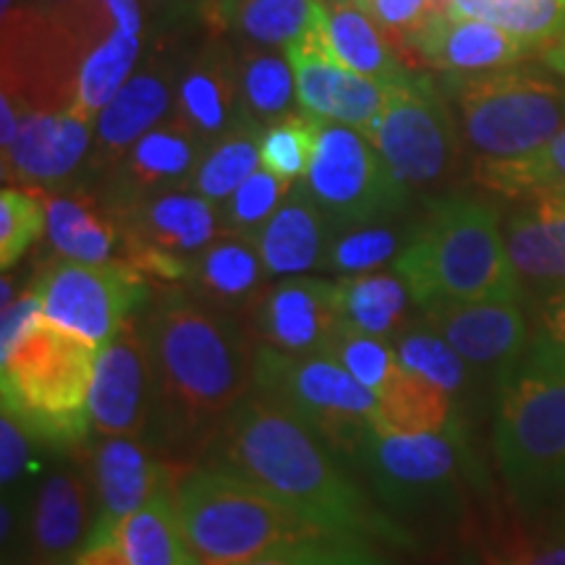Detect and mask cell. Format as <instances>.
I'll return each instance as SVG.
<instances>
[{"label":"cell","mask_w":565,"mask_h":565,"mask_svg":"<svg viewBox=\"0 0 565 565\" xmlns=\"http://www.w3.org/2000/svg\"><path fill=\"white\" fill-rule=\"evenodd\" d=\"M294 66L299 108L322 124L349 126L370 137L385 108V87L345 68L328 51L320 30L303 34L286 47Z\"/></svg>","instance_id":"2e32d148"},{"label":"cell","mask_w":565,"mask_h":565,"mask_svg":"<svg viewBox=\"0 0 565 565\" xmlns=\"http://www.w3.org/2000/svg\"><path fill=\"white\" fill-rule=\"evenodd\" d=\"M34 288L42 315L95 349L113 341L152 301L145 275L121 259L89 265L58 257L40 273Z\"/></svg>","instance_id":"7c38bea8"},{"label":"cell","mask_w":565,"mask_h":565,"mask_svg":"<svg viewBox=\"0 0 565 565\" xmlns=\"http://www.w3.org/2000/svg\"><path fill=\"white\" fill-rule=\"evenodd\" d=\"M154 445L145 437H100L92 450L89 475L97 494V526L116 529L139 511L154 492L171 487L166 461L152 454Z\"/></svg>","instance_id":"d4e9b609"},{"label":"cell","mask_w":565,"mask_h":565,"mask_svg":"<svg viewBox=\"0 0 565 565\" xmlns=\"http://www.w3.org/2000/svg\"><path fill=\"white\" fill-rule=\"evenodd\" d=\"M173 498L196 565H249L307 542L341 540L223 466L181 475Z\"/></svg>","instance_id":"277c9868"},{"label":"cell","mask_w":565,"mask_h":565,"mask_svg":"<svg viewBox=\"0 0 565 565\" xmlns=\"http://www.w3.org/2000/svg\"><path fill=\"white\" fill-rule=\"evenodd\" d=\"M324 356L335 359L343 370H349L353 377L362 383L366 391L374 393L377 398L380 393L385 391L387 385L398 377L401 366L398 356H395V349L391 341H380V338L351 333V330H343L335 335V341L330 343V349Z\"/></svg>","instance_id":"7bdbcfd3"},{"label":"cell","mask_w":565,"mask_h":565,"mask_svg":"<svg viewBox=\"0 0 565 565\" xmlns=\"http://www.w3.org/2000/svg\"><path fill=\"white\" fill-rule=\"evenodd\" d=\"M412 294L395 273H366L335 278V307L343 330L391 341L412 324Z\"/></svg>","instance_id":"4dcf8cb0"},{"label":"cell","mask_w":565,"mask_h":565,"mask_svg":"<svg viewBox=\"0 0 565 565\" xmlns=\"http://www.w3.org/2000/svg\"><path fill=\"white\" fill-rule=\"evenodd\" d=\"M38 445L40 443L34 440L24 424L3 414V419H0V482H3L6 492L24 482V477H30L38 469V463H34Z\"/></svg>","instance_id":"bcb514c9"},{"label":"cell","mask_w":565,"mask_h":565,"mask_svg":"<svg viewBox=\"0 0 565 565\" xmlns=\"http://www.w3.org/2000/svg\"><path fill=\"white\" fill-rule=\"evenodd\" d=\"M296 181L259 168L223 204H217L221 233H238V236H257V231L270 221L278 207L286 202Z\"/></svg>","instance_id":"b9f144b4"},{"label":"cell","mask_w":565,"mask_h":565,"mask_svg":"<svg viewBox=\"0 0 565 565\" xmlns=\"http://www.w3.org/2000/svg\"><path fill=\"white\" fill-rule=\"evenodd\" d=\"M175 113L200 134L204 145L244 129L246 118L242 89H238L236 47H231L217 34H210L200 45L183 51Z\"/></svg>","instance_id":"ffe728a7"},{"label":"cell","mask_w":565,"mask_h":565,"mask_svg":"<svg viewBox=\"0 0 565 565\" xmlns=\"http://www.w3.org/2000/svg\"><path fill=\"white\" fill-rule=\"evenodd\" d=\"M267 278L270 275L265 270L254 236L221 233L189 259L183 286L196 301L246 320L252 303L265 291Z\"/></svg>","instance_id":"484cf974"},{"label":"cell","mask_w":565,"mask_h":565,"mask_svg":"<svg viewBox=\"0 0 565 565\" xmlns=\"http://www.w3.org/2000/svg\"><path fill=\"white\" fill-rule=\"evenodd\" d=\"M259 166H263V158H259V131L244 126V129L225 134V137L207 145L186 189L204 196V200L217 207L249 175L257 173Z\"/></svg>","instance_id":"8d00e7d4"},{"label":"cell","mask_w":565,"mask_h":565,"mask_svg":"<svg viewBox=\"0 0 565 565\" xmlns=\"http://www.w3.org/2000/svg\"><path fill=\"white\" fill-rule=\"evenodd\" d=\"M217 17L238 42L282 51L320 30L324 0H217Z\"/></svg>","instance_id":"1f68e13d"},{"label":"cell","mask_w":565,"mask_h":565,"mask_svg":"<svg viewBox=\"0 0 565 565\" xmlns=\"http://www.w3.org/2000/svg\"><path fill=\"white\" fill-rule=\"evenodd\" d=\"M320 38L345 68L383 87L406 82L414 74V68L404 66L398 47L387 40V34L351 0L324 3Z\"/></svg>","instance_id":"f1b7e54d"},{"label":"cell","mask_w":565,"mask_h":565,"mask_svg":"<svg viewBox=\"0 0 565 565\" xmlns=\"http://www.w3.org/2000/svg\"><path fill=\"white\" fill-rule=\"evenodd\" d=\"M532 345L565 366V288L542 303Z\"/></svg>","instance_id":"7dc6e473"},{"label":"cell","mask_w":565,"mask_h":565,"mask_svg":"<svg viewBox=\"0 0 565 565\" xmlns=\"http://www.w3.org/2000/svg\"><path fill=\"white\" fill-rule=\"evenodd\" d=\"M207 454L212 466L259 484L328 534L412 547V534L372 503L328 443L263 393L228 416Z\"/></svg>","instance_id":"7a4b0ae2"},{"label":"cell","mask_w":565,"mask_h":565,"mask_svg":"<svg viewBox=\"0 0 565 565\" xmlns=\"http://www.w3.org/2000/svg\"><path fill=\"white\" fill-rule=\"evenodd\" d=\"M477 181L492 192L529 200L540 194L565 196V129L550 141L545 150L515 162H482L475 168Z\"/></svg>","instance_id":"74e56055"},{"label":"cell","mask_w":565,"mask_h":565,"mask_svg":"<svg viewBox=\"0 0 565 565\" xmlns=\"http://www.w3.org/2000/svg\"><path fill=\"white\" fill-rule=\"evenodd\" d=\"M183 51H173L171 40L158 38L150 26L145 58L129 82L95 118V152L92 171H113L147 131L175 110V87Z\"/></svg>","instance_id":"4fadbf2b"},{"label":"cell","mask_w":565,"mask_h":565,"mask_svg":"<svg viewBox=\"0 0 565 565\" xmlns=\"http://www.w3.org/2000/svg\"><path fill=\"white\" fill-rule=\"evenodd\" d=\"M370 141L408 192H422L448 179L463 147L448 95L419 71L406 82L385 87V108L372 126Z\"/></svg>","instance_id":"30bf717a"},{"label":"cell","mask_w":565,"mask_h":565,"mask_svg":"<svg viewBox=\"0 0 565 565\" xmlns=\"http://www.w3.org/2000/svg\"><path fill=\"white\" fill-rule=\"evenodd\" d=\"M204 150V139L173 110L108 171L110 186L105 200L121 204L171 189H186Z\"/></svg>","instance_id":"7402d4cb"},{"label":"cell","mask_w":565,"mask_h":565,"mask_svg":"<svg viewBox=\"0 0 565 565\" xmlns=\"http://www.w3.org/2000/svg\"><path fill=\"white\" fill-rule=\"evenodd\" d=\"M74 3H84V0H45V6H74Z\"/></svg>","instance_id":"f5cc1de1"},{"label":"cell","mask_w":565,"mask_h":565,"mask_svg":"<svg viewBox=\"0 0 565 565\" xmlns=\"http://www.w3.org/2000/svg\"><path fill=\"white\" fill-rule=\"evenodd\" d=\"M301 186L335 228L387 223L412 200L370 137L338 124H322Z\"/></svg>","instance_id":"8fae6325"},{"label":"cell","mask_w":565,"mask_h":565,"mask_svg":"<svg viewBox=\"0 0 565 565\" xmlns=\"http://www.w3.org/2000/svg\"><path fill=\"white\" fill-rule=\"evenodd\" d=\"M254 341L282 353H328L330 343L341 333L335 307V280L280 278L265 286L259 299L246 315Z\"/></svg>","instance_id":"e0dca14e"},{"label":"cell","mask_w":565,"mask_h":565,"mask_svg":"<svg viewBox=\"0 0 565 565\" xmlns=\"http://www.w3.org/2000/svg\"><path fill=\"white\" fill-rule=\"evenodd\" d=\"M95 121L74 110H26L13 145L3 152V175L13 186H71L84 166H92Z\"/></svg>","instance_id":"ac0fdd59"},{"label":"cell","mask_w":565,"mask_h":565,"mask_svg":"<svg viewBox=\"0 0 565 565\" xmlns=\"http://www.w3.org/2000/svg\"><path fill=\"white\" fill-rule=\"evenodd\" d=\"M393 349L398 362L408 372L419 374L445 391L466 408L475 401V391L479 385L477 374L469 370V364L458 356V351L450 345L424 317L408 324L401 335L393 338Z\"/></svg>","instance_id":"d590c367"},{"label":"cell","mask_w":565,"mask_h":565,"mask_svg":"<svg viewBox=\"0 0 565 565\" xmlns=\"http://www.w3.org/2000/svg\"><path fill=\"white\" fill-rule=\"evenodd\" d=\"M335 225L309 196L301 181L294 183L286 202L257 231L254 242L270 278H296L322 270Z\"/></svg>","instance_id":"4316f807"},{"label":"cell","mask_w":565,"mask_h":565,"mask_svg":"<svg viewBox=\"0 0 565 565\" xmlns=\"http://www.w3.org/2000/svg\"><path fill=\"white\" fill-rule=\"evenodd\" d=\"M89 416L97 437H152L154 377L139 317L97 349Z\"/></svg>","instance_id":"5bb4252c"},{"label":"cell","mask_w":565,"mask_h":565,"mask_svg":"<svg viewBox=\"0 0 565 565\" xmlns=\"http://www.w3.org/2000/svg\"><path fill=\"white\" fill-rule=\"evenodd\" d=\"M540 55H542V66L553 71L555 76H561L565 82V32L557 40L550 42L547 47H542Z\"/></svg>","instance_id":"816d5d0a"},{"label":"cell","mask_w":565,"mask_h":565,"mask_svg":"<svg viewBox=\"0 0 565 565\" xmlns=\"http://www.w3.org/2000/svg\"><path fill=\"white\" fill-rule=\"evenodd\" d=\"M249 565H385L364 542L353 540H320L296 545Z\"/></svg>","instance_id":"f6af8a7d"},{"label":"cell","mask_w":565,"mask_h":565,"mask_svg":"<svg viewBox=\"0 0 565 565\" xmlns=\"http://www.w3.org/2000/svg\"><path fill=\"white\" fill-rule=\"evenodd\" d=\"M406 47H412L427 66L454 79L519 66L532 53L524 42L490 21L463 17L450 9L435 13L406 42Z\"/></svg>","instance_id":"44dd1931"},{"label":"cell","mask_w":565,"mask_h":565,"mask_svg":"<svg viewBox=\"0 0 565 565\" xmlns=\"http://www.w3.org/2000/svg\"><path fill=\"white\" fill-rule=\"evenodd\" d=\"M490 565H565V536L542 542V545H524L505 555H494Z\"/></svg>","instance_id":"f907efd6"},{"label":"cell","mask_w":565,"mask_h":565,"mask_svg":"<svg viewBox=\"0 0 565 565\" xmlns=\"http://www.w3.org/2000/svg\"><path fill=\"white\" fill-rule=\"evenodd\" d=\"M494 456L524 508L565 494V366L532 343L494 393Z\"/></svg>","instance_id":"8992f818"},{"label":"cell","mask_w":565,"mask_h":565,"mask_svg":"<svg viewBox=\"0 0 565 565\" xmlns=\"http://www.w3.org/2000/svg\"><path fill=\"white\" fill-rule=\"evenodd\" d=\"M110 207L124 233L121 263L139 252H162L192 259L221 236L215 204L189 189H171Z\"/></svg>","instance_id":"d6986e66"},{"label":"cell","mask_w":565,"mask_h":565,"mask_svg":"<svg viewBox=\"0 0 565 565\" xmlns=\"http://www.w3.org/2000/svg\"><path fill=\"white\" fill-rule=\"evenodd\" d=\"M68 565H131V563L124 553L121 542H118L116 529L95 524L89 540L84 542L79 553L71 557Z\"/></svg>","instance_id":"681fc988"},{"label":"cell","mask_w":565,"mask_h":565,"mask_svg":"<svg viewBox=\"0 0 565 565\" xmlns=\"http://www.w3.org/2000/svg\"><path fill=\"white\" fill-rule=\"evenodd\" d=\"M145 6L150 21H162V24H186V21H215L221 26L217 17V0H139Z\"/></svg>","instance_id":"c3c4849f"},{"label":"cell","mask_w":565,"mask_h":565,"mask_svg":"<svg viewBox=\"0 0 565 565\" xmlns=\"http://www.w3.org/2000/svg\"><path fill=\"white\" fill-rule=\"evenodd\" d=\"M97 494L89 469L68 466L42 482L30 513L38 565H68L97 524Z\"/></svg>","instance_id":"cb8c5ba5"},{"label":"cell","mask_w":565,"mask_h":565,"mask_svg":"<svg viewBox=\"0 0 565 565\" xmlns=\"http://www.w3.org/2000/svg\"><path fill=\"white\" fill-rule=\"evenodd\" d=\"M387 38L406 45L435 13L448 9V0H351Z\"/></svg>","instance_id":"ee69618b"},{"label":"cell","mask_w":565,"mask_h":565,"mask_svg":"<svg viewBox=\"0 0 565 565\" xmlns=\"http://www.w3.org/2000/svg\"><path fill=\"white\" fill-rule=\"evenodd\" d=\"M97 349L40 315L24 333L0 345L3 414L40 445L74 450L89 440V387Z\"/></svg>","instance_id":"5b68a950"},{"label":"cell","mask_w":565,"mask_h":565,"mask_svg":"<svg viewBox=\"0 0 565 565\" xmlns=\"http://www.w3.org/2000/svg\"><path fill=\"white\" fill-rule=\"evenodd\" d=\"M322 121L309 113L296 110L259 131V158L263 168L286 181H301L317 152Z\"/></svg>","instance_id":"ab89813d"},{"label":"cell","mask_w":565,"mask_h":565,"mask_svg":"<svg viewBox=\"0 0 565 565\" xmlns=\"http://www.w3.org/2000/svg\"><path fill=\"white\" fill-rule=\"evenodd\" d=\"M139 322L154 377L150 443L171 454H207L254 393L257 343L249 324L196 301L186 288L152 296Z\"/></svg>","instance_id":"6da1fadb"},{"label":"cell","mask_w":565,"mask_h":565,"mask_svg":"<svg viewBox=\"0 0 565 565\" xmlns=\"http://www.w3.org/2000/svg\"><path fill=\"white\" fill-rule=\"evenodd\" d=\"M47 242L55 254L74 263H116L124 254V233L108 200L84 186L45 192Z\"/></svg>","instance_id":"83f0119b"},{"label":"cell","mask_w":565,"mask_h":565,"mask_svg":"<svg viewBox=\"0 0 565 565\" xmlns=\"http://www.w3.org/2000/svg\"><path fill=\"white\" fill-rule=\"evenodd\" d=\"M254 391L288 408L345 463L377 429V398L324 353H282L257 343Z\"/></svg>","instance_id":"ba28073f"},{"label":"cell","mask_w":565,"mask_h":565,"mask_svg":"<svg viewBox=\"0 0 565 565\" xmlns=\"http://www.w3.org/2000/svg\"><path fill=\"white\" fill-rule=\"evenodd\" d=\"M466 440L458 435L370 433L351 466L380 505L404 519H448L461 505Z\"/></svg>","instance_id":"9c48e42d"},{"label":"cell","mask_w":565,"mask_h":565,"mask_svg":"<svg viewBox=\"0 0 565 565\" xmlns=\"http://www.w3.org/2000/svg\"><path fill=\"white\" fill-rule=\"evenodd\" d=\"M393 273L419 309L437 301L524 299L498 215L463 194L429 202Z\"/></svg>","instance_id":"3957f363"},{"label":"cell","mask_w":565,"mask_h":565,"mask_svg":"<svg viewBox=\"0 0 565 565\" xmlns=\"http://www.w3.org/2000/svg\"><path fill=\"white\" fill-rule=\"evenodd\" d=\"M236 63L246 126L263 131L265 126L301 110L299 95H296L294 66L288 55L275 51V47L238 42Z\"/></svg>","instance_id":"d6a6232c"},{"label":"cell","mask_w":565,"mask_h":565,"mask_svg":"<svg viewBox=\"0 0 565 565\" xmlns=\"http://www.w3.org/2000/svg\"><path fill=\"white\" fill-rule=\"evenodd\" d=\"M408 236L404 238L387 223L338 228L333 242L328 246V254H324L320 273H330L335 278L380 273L385 265H393L398 259Z\"/></svg>","instance_id":"f35d334b"},{"label":"cell","mask_w":565,"mask_h":565,"mask_svg":"<svg viewBox=\"0 0 565 565\" xmlns=\"http://www.w3.org/2000/svg\"><path fill=\"white\" fill-rule=\"evenodd\" d=\"M550 74L511 66L461 79L445 76L477 166L532 158L565 129V82Z\"/></svg>","instance_id":"52a82bcc"},{"label":"cell","mask_w":565,"mask_h":565,"mask_svg":"<svg viewBox=\"0 0 565 565\" xmlns=\"http://www.w3.org/2000/svg\"><path fill=\"white\" fill-rule=\"evenodd\" d=\"M173 484L154 492L139 511L116 526V536L131 565H196L183 536Z\"/></svg>","instance_id":"e575fe53"},{"label":"cell","mask_w":565,"mask_h":565,"mask_svg":"<svg viewBox=\"0 0 565 565\" xmlns=\"http://www.w3.org/2000/svg\"><path fill=\"white\" fill-rule=\"evenodd\" d=\"M422 317L494 393L532 343L521 301H437Z\"/></svg>","instance_id":"9a60e30c"},{"label":"cell","mask_w":565,"mask_h":565,"mask_svg":"<svg viewBox=\"0 0 565 565\" xmlns=\"http://www.w3.org/2000/svg\"><path fill=\"white\" fill-rule=\"evenodd\" d=\"M508 257L521 291L550 296L565 288V196H529L503 223Z\"/></svg>","instance_id":"603a6c76"},{"label":"cell","mask_w":565,"mask_h":565,"mask_svg":"<svg viewBox=\"0 0 565 565\" xmlns=\"http://www.w3.org/2000/svg\"><path fill=\"white\" fill-rule=\"evenodd\" d=\"M47 233L45 192L32 186H9L0 192V267L13 265Z\"/></svg>","instance_id":"60d3db41"},{"label":"cell","mask_w":565,"mask_h":565,"mask_svg":"<svg viewBox=\"0 0 565 565\" xmlns=\"http://www.w3.org/2000/svg\"><path fill=\"white\" fill-rule=\"evenodd\" d=\"M150 32H131L113 24V30L84 55L74 84L71 110L95 121L97 113L108 105L116 92L129 82V76L145 58Z\"/></svg>","instance_id":"836d02e7"},{"label":"cell","mask_w":565,"mask_h":565,"mask_svg":"<svg viewBox=\"0 0 565 565\" xmlns=\"http://www.w3.org/2000/svg\"><path fill=\"white\" fill-rule=\"evenodd\" d=\"M377 433L463 437V408L454 395L404 366L377 395Z\"/></svg>","instance_id":"f546056e"}]
</instances>
